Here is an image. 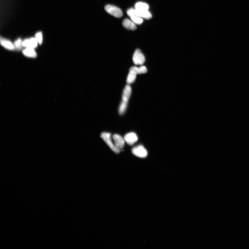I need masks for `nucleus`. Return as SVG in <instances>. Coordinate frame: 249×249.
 <instances>
[{
	"instance_id": "2eb2a0df",
	"label": "nucleus",
	"mask_w": 249,
	"mask_h": 249,
	"mask_svg": "<svg viewBox=\"0 0 249 249\" xmlns=\"http://www.w3.org/2000/svg\"><path fill=\"white\" fill-rule=\"evenodd\" d=\"M22 39L19 38L16 40L14 43V47L15 49L17 50H20L23 47L22 46Z\"/></svg>"
},
{
	"instance_id": "20e7f679",
	"label": "nucleus",
	"mask_w": 249,
	"mask_h": 249,
	"mask_svg": "<svg viewBox=\"0 0 249 249\" xmlns=\"http://www.w3.org/2000/svg\"><path fill=\"white\" fill-rule=\"evenodd\" d=\"M132 153L134 155L141 158L147 157L148 155L147 150L142 145H138L132 148Z\"/></svg>"
},
{
	"instance_id": "f8f14e48",
	"label": "nucleus",
	"mask_w": 249,
	"mask_h": 249,
	"mask_svg": "<svg viewBox=\"0 0 249 249\" xmlns=\"http://www.w3.org/2000/svg\"><path fill=\"white\" fill-rule=\"evenodd\" d=\"M1 45H2L3 47H5L7 49L11 50H15L14 44L9 40L1 37Z\"/></svg>"
},
{
	"instance_id": "f257e3e1",
	"label": "nucleus",
	"mask_w": 249,
	"mask_h": 249,
	"mask_svg": "<svg viewBox=\"0 0 249 249\" xmlns=\"http://www.w3.org/2000/svg\"><path fill=\"white\" fill-rule=\"evenodd\" d=\"M132 93V89L129 85L126 86L122 95V101L120 105L119 112L120 115H123L127 108V104Z\"/></svg>"
},
{
	"instance_id": "f3484780",
	"label": "nucleus",
	"mask_w": 249,
	"mask_h": 249,
	"mask_svg": "<svg viewBox=\"0 0 249 249\" xmlns=\"http://www.w3.org/2000/svg\"><path fill=\"white\" fill-rule=\"evenodd\" d=\"M136 69L137 74L145 73L147 72V68L145 66H142L139 68L136 67Z\"/></svg>"
},
{
	"instance_id": "1a4fd4ad",
	"label": "nucleus",
	"mask_w": 249,
	"mask_h": 249,
	"mask_svg": "<svg viewBox=\"0 0 249 249\" xmlns=\"http://www.w3.org/2000/svg\"><path fill=\"white\" fill-rule=\"evenodd\" d=\"M137 74L136 67H132L130 68L127 78V83L130 84L133 83L135 81Z\"/></svg>"
},
{
	"instance_id": "39448f33",
	"label": "nucleus",
	"mask_w": 249,
	"mask_h": 249,
	"mask_svg": "<svg viewBox=\"0 0 249 249\" xmlns=\"http://www.w3.org/2000/svg\"><path fill=\"white\" fill-rule=\"evenodd\" d=\"M132 60L135 65H143L145 61V57L140 49L136 50L133 54Z\"/></svg>"
},
{
	"instance_id": "ddd939ff",
	"label": "nucleus",
	"mask_w": 249,
	"mask_h": 249,
	"mask_svg": "<svg viewBox=\"0 0 249 249\" xmlns=\"http://www.w3.org/2000/svg\"><path fill=\"white\" fill-rule=\"evenodd\" d=\"M122 25L125 28L128 30H134L136 29L135 23L129 19H124L122 22Z\"/></svg>"
},
{
	"instance_id": "423d86ee",
	"label": "nucleus",
	"mask_w": 249,
	"mask_h": 249,
	"mask_svg": "<svg viewBox=\"0 0 249 249\" xmlns=\"http://www.w3.org/2000/svg\"><path fill=\"white\" fill-rule=\"evenodd\" d=\"M115 147L118 150H121L124 147L125 140L124 138L119 134H114L112 137Z\"/></svg>"
},
{
	"instance_id": "4468645a",
	"label": "nucleus",
	"mask_w": 249,
	"mask_h": 249,
	"mask_svg": "<svg viewBox=\"0 0 249 249\" xmlns=\"http://www.w3.org/2000/svg\"><path fill=\"white\" fill-rule=\"evenodd\" d=\"M135 9L140 10H148L149 6L147 4L139 2L136 4Z\"/></svg>"
},
{
	"instance_id": "7ed1b4c3",
	"label": "nucleus",
	"mask_w": 249,
	"mask_h": 249,
	"mask_svg": "<svg viewBox=\"0 0 249 249\" xmlns=\"http://www.w3.org/2000/svg\"><path fill=\"white\" fill-rule=\"evenodd\" d=\"M105 9L108 13L116 17L120 18L123 15L122 10L115 6L107 5L105 6Z\"/></svg>"
},
{
	"instance_id": "9b49d317",
	"label": "nucleus",
	"mask_w": 249,
	"mask_h": 249,
	"mask_svg": "<svg viewBox=\"0 0 249 249\" xmlns=\"http://www.w3.org/2000/svg\"><path fill=\"white\" fill-rule=\"evenodd\" d=\"M23 53L26 57L29 58H35L37 57V53L34 48L32 47H26L25 49L23 50Z\"/></svg>"
},
{
	"instance_id": "0eeeda50",
	"label": "nucleus",
	"mask_w": 249,
	"mask_h": 249,
	"mask_svg": "<svg viewBox=\"0 0 249 249\" xmlns=\"http://www.w3.org/2000/svg\"><path fill=\"white\" fill-rule=\"evenodd\" d=\"M124 139L126 143L131 145L137 141L138 137L135 132H130L125 135Z\"/></svg>"
},
{
	"instance_id": "a211bd4d",
	"label": "nucleus",
	"mask_w": 249,
	"mask_h": 249,
	"mask_svg": "<svg viewBox=\"0 0 249 249\" xmlns=\"http://www.w3.org/2000/svg\"><path fill=\"white\" fill-rule=\"evenodd\" d=\"M35 37L37 40L38 43L40 45H41L43 41V35L41 32H38L36 33Z\"/></svg>"
},
{
	"instance_id": "f03ea898",
	"label": "nucleus",
	"mask_w": 249,
	"mask_h": 249,
	"mask_svg": "<svg viewBox=\"0 0 249 249\" xmlns=\"http://www.w3.org/2000/svg\"><path fill=\"white\" fill-rule=\"evenodd\" d=\"M101 137L112 151L116 154L119 153L120 150H118L115 147L114 142H112L113 141L112 139L111 134L106 132H102L101 134Z\"/></svg>"
},
{
	"instance_id": "6e6552de",
	"label": "nucleus",
	"mask_w": 249,
	"mask_h": 249,
	"mask_svg": "<svg viewBox=\"0 0 249 249\" xmlns=\"http://www.w3.org/2000/svg\"><path fill=\"white\" fill-rule=\"evenodd\" d=\"M39 43L35 37H31L30 39H26L22 42L23 47H37Z\"/></svg>"
},
{
	"instance_id": "dca6fc26",
	"label": "nucleus",
	"mask_w": 249,
	"mask_h": 249,
	"mask_svg": "<svg viewBox=\"0 0 249 249\" xmlns=\"http://www.w3.org/2000/svg\"><path fill=\"white\" fill-rule=\"evenodd\" d=\"M130 18L134 23L137 24H140L143 22V20L142 18L137 17V16H134V17H130Z\"/></svg>"
},
{
	"instance_id": "9d476101",
	"label": "nucleus",
	"mask_w": 249,
	"mask_h": 249,
	"mask_svg": "<svg viewBox=\"0 0 249 249\" xmlns=\"http://www.w3.org/2000/svg\"><path fill=\"white\" fill-rule=\"evenodd\" d=\"M135 16H137L146 19H149L152 17L151 13L148 10H140L135 9Z\"/></svg>"
}]
</instances>
